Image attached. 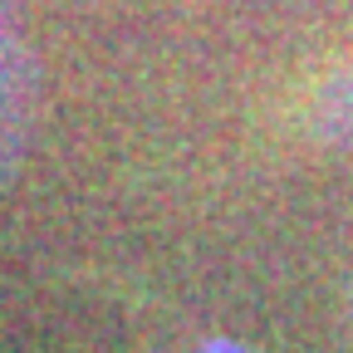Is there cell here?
Returning a JSON list of instances; mask_svg holds the SVG:
<instances>
[{"mask_svg":"<svg viewBox=\"0 0 353 353\" xmlns=\"http://www.w3.org/2000/svg\"><path fill=\"white\" fill-rule=\"evenodd\" d=\"M39 118V64L10 0H0V187L25 167Z\"/></svg>","mask_w":353,"mask_h":353,"instance_id":"obj_1","label":"cell"},{"mask_svg":"<svg viewBox=\"0 0 353 353\" xmlns=\"http://www.w3.org/2000/svg\"><path fill=\"white\" fill-rule=\"evenodd\" d=\"M309 132L319 143L353 148V59L339 64L309 99Z\"/></svg>","mask_w":353,"mask_h":353,"instance_id":"obj_2","label":"cell"},{"mask_svg":"<svg viewBox=\"0 0 353 353\" xmlns=\"http://www.w3.org/2000/svg\"><path fill=\"white\" fill-rule=\"evenodd\" d=\"M196 353H245L241 343H231V339H216V343H201Z\"/></svg>","mask_w":353,"mask_h":353,"instance_id":"obj_3","label":"cell"}]
</instances>
